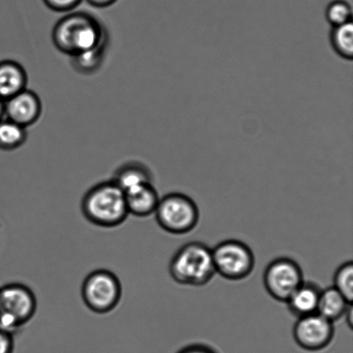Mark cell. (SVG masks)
<instances>
[{"instance_id": "6da1fadb", "label": "cell", "mask_w": 353, "mask_h": 353, "mask_svg": "<svg viewBox=\"0 0 353 353\" xmlns=\"http://www.w3.org/2000/svg\"><path fill=\"white\" fill-rule=\"evenodd\" d=\"M52 40L59 51L71 57L108 41L109 34L94 16L79 12L68 14L58 21Z\"/></svg>"}, {"instance_id": "7a4b0ae2", "label": "cell", "mask_w": 353, "mask_h": 353, "mask_svg": "<svg viewBox=\"0 0 353 353\" xmlns=\"http://www.w3.org/2000/svg\"><path fill=\"white\" fill-rule=\"evenodd\" d=\"M81 210L89 223L107 228L120 226L130 214L125 193L112 179L92 187L83 197Z\"/></svg>"}, {"instance_id": "3957f363", "label": "cell", "mask_w": 353, "mask_h": 353, "mask_svg": "<svg viewBox=\"0 0 353 353\" xmlns=\"http://www.w3.org/2000/svg\"><path fill=\"white\" fill-rule=\"evenodd\" d=\"M169 273L179 285L202 287L216 274L212 250L206 244L192 241L180 248L169 264Z\"/></svg>"}, {"instance_id": "277c9868", "label": "cell", "mask_w": 353, "mask_h": 353, "mask_svg": "<svg viewBox=\"0 0 353 353\" xmlns=\"http://www.w3.org/2000/svg\"><path fill=\"white\" fill-rule=\"evenodd\" d=\"M37 301L29 287L9 283L0 288V330L17 333L37 312Z\"/></svg>"}, {"instance_id": "5b68a950", "label": "cell", "mask_w": 353, "mask_h": 353, "mask_svg": "<svg viewBox=\"0 0 353 353\" xmlns=\"http://www.w3.org/2000/svg\"><path fill=\"white\" fill-rule=\"evenodd\" d=\"M154 214L162 230L176 235L192 232L199 223L200 217L195 201L179 192L169 193L161 197Z\"/></svg>"}, {"instance_id": "8992f818", "label": "cell", "mask_w": 353, "mask_h": 353, "mask_svg": "<svg viewBox=\"0 0 353 353\" xmlns=\"http://www.w3.org/2000/svg\"><path fill=\"white\" fill-rule=\"evenodd\" d=\"M123 288L115 273L108 270H96L83 282V302L92 312L105 314L112 312L122 299Z\"/></svg>"}, {"instance_id": "52a82bcc", "label": "cell", "mask_w": 353, "mask_h": 353, "mask_svg": "<svg viewBox=\"0 0 353 353\" xmlns=\"http://www.w3.org/2000/svg\"><path fill=\"white\" fill-rule=\"evenodd\" d=\"M212 250L216 273L230 281H241L254 271L255 257L250 247L238 240L220 242Z\"/></svg>"}, {"instance_id": "ba28073f", "label": "cell", "mask_w": 353, "mask_h": 353, "mask_svg": "<svg viewBox=\"0 0 353 353\" xmlns=\"http://www.w3.org/2000/svg\"><path fill=\"white\" fill-rule=\"evenodd\" d=\"M303 281V269L299 263L288 257L273 259L263 275L266 292L281 303H285Z\"/></svg>"}, {"instance_id": "9c48e42d", "label": "cell", "mask_w": 353, "mask_h": 353, "mask_svg": "<svg viewBox=\"0 0 353 353\" xmlns=\"http://www.w3.org/2000/svg\"><path fill=\"white\" fill-rule=\"evenodd\" d=\"M332 321L318 313L297 318L293 327V337L299 347L307 352H320L326 349L334 338Z\"/></svg>"}, {"instance_id": "30bf717a", "label": "cell", "mask_w": 353, "mask_h": 353, "mask_svg": "<svg viewBox=\"0 0 353 353\" xmlns=\"http://www.w3.org/2000/svg\"><path fill=\"white\" fill-rule=\"evenodd\" d=\"M5 110L6 119L27 129L40 119L43 105L37 93L26 88L6 100Z\"/></svg>"}, {"instance_id": "8fae6325", "label": "cell", "mask_w": 353, "mask_h": 353, "mask_svg": "<svg viewBox=\"0 0 353 353\" xmlns=\"http://www.w3.org/2000/svg\"><path fill=\"white\" fill-rule=\"evenodd\" d=\"M124 193L129 214L137 217H148L154 214L161 199L153 183H145Z\"/></svg>"}, {"instance_id": "7c38bea8", "label": "cell", "mask_w": 353, "mask_h": 353, "mask_svg": "<svg viewBox=\"0 0 353 353\" xmlns=\"http://www.w3.org/2000/svg\"><path fill=\"white\" fill-rule=\"evenodd\" d=\"M321 290L316 283L303 281L285 302L290 312L296 318L317 313Z\"/></svg>"}, {"instance_id": "4fadbf2b", "label": "cell", "mask_w": 353, "mask_h": 353, "mask_svg": "<svg viewBox=\"0 0 353 353\" xmlns=\"http://www.w3.org/2000/svg\"><path fill=\"white\" fill-rule=\"evenodd\" d=\"M28 75L19 62L6 60L0 61V99L12 98L27 88Z\"/></svg>"}, {"instance_id": "5bb4252c", "label": "cell", "mask_w": 353, "mask_h": 353, "mask_svg": "<svg viewBox=\"0 0 353 353\" xmlns=\"http://www.w3.org/2000/svg\"><path fill=\"white\" fill-rule=\"evenodd\" d=\"M112 180L126 192L145 183H153V175L147 165L138 161H130L117 168Z\"/></svg>"}, {"instance_id": "9a60e30c", "label": "cell", "mask_w": 353, "mask_h": 353, "mask_svg": "<svg viewBox=\"0 0 353 353\" xmlns=\"http://www.w3.org/2000/svg\"><path fill=\"white\" fill-rule=\"evenodd\" d=\"M351 304L334 287H328L321 290L317 313L334 323L345 316Z\"/></svg>"}, {"instance_id": "2e32d148", "label": "cell", "mask_w": 353, "mask_h": 353, "mask_svg": "<svg viewBox=\"0 0 353 353\" xmlns=\"http://www.w3.org/2000/svg\"><path fill=\"white\" fill-rule=\"evenodd\" d=\"M109 41L91 50L71 57V65L79 74L91 75L99 70L105 61Z\"/></svg>"}, {"instance_id": "e0dca14e", "label": "cell", "mask_w": 353, "mask_h": 353, "mask_svg": "<svg viewBox=\"0 0 353 353\" xmlns=\"http://www.w3.org/2000/svg\"><path fill=\"white\" fill-rule=\"evenodd\" d=\"M27 129L7 119L0 121V150L12 151L27 140Z\"/></svg>"}, {"instance_id": "ac0fdd59", "label": "cell", "mask_w": 353, "mask_h": 353, "mask_svg": "<svg viewBox=\"0 0 353 353\" xmlns=\"http://www.w3.org/2000/svg\"><path fill=\"white\" fill-rule=\"evenodd\" d=\"M330 44L335 53L345 60L353 58V24L332 27L330 36Z\"/></svg>"}, {"instance_id": "d6986e66", "label": "cell", "mask_w": 353, "mask_h": 353, "mask_svg": "<svg viewBox=\"0 0 353 353\" xmlns=\"http://www.w3.org/2000/svg\"><path fill=\"white\" fill-rule=\"evenodd\" d=\"M349 303L353 299V263L345 262L336 270L334 276V286Z\"/></svg>"}, {"instance_id": "ffe728a7", "label": "cell", "mask_w": 353, "mask_h": 353, "mask_svg": "<svg viewBox=\"0 0 353 353\" xmlns=\"http://www.w3.org/2000/svg\"><path fill=\"white\" fill-rule=\"evenodd\" d=\"M325 16L332 27L343 26L352 22L351 6L344 0H335L330 3L327 7Z\"/></svg>"}, {"instance_id": "44dd1931", "label": "cell", "mask_w": 353, "mask_h": 353, "mask_svg": "<svg viewBox=\"0 0 353 353\" xmlns=\"http://www.w3.org/2000/svg\"><path fill=\"white\" fill-rule=\"evenodd\" d=\"M48 8L57 12H68L77 7L82 0H43Z\"/></svg>"}, {"instance_id": "7402d4cb", "label": "cell", "mask_w": 353, "mask_h": 353, "mask_svg": "<svg viewBox=\"0 0 353 353\" xmlns=\"http://www.w3.org/2000/svg\"><path fill=\"white\" fill-rule=\"evenodd\" d=\"M14 348L13 335L0 330V353H13Z\"/></svg>"}, {"instance_id": "603a6c76", "label": "cell", "mask_w": 353, "mask_h": 353, "mask_svg": "<svg viewBox=\"0 0 353 353\" xmlns=\"http://www.w3.org/2000/svg\"><path fill=\"white\" fill-rule=\"evenodd\" d=\"M176 353H218L210 345L204 344H192L180 349Z\"/></svg>"}, {"instance_id": "cb8c5ba5", "label": "cell", "mask_w": 353, "mask_h": 353, "mask_svg": "<svg viewBox=\"0 0 353 353\" xmlns=\"http://www.w3.org/2000/svg\"><path fill=\"white\" fill-rule=\"evenodd\" d=\"M86 1H88L90 5L98 7V8H105V7L112 6L117 0H86Z\"/></svg>"}, {"instance_id": "d4e9b609", "label": "cell", "mask_w": 353, "mask_h": 353, "mask_svg": "<svg viewBox=\"0 0 353 353\" xmlns=\"http://www.w3.org/2000/svg\"><path fill=\"white\" fill-rule=\"evenodd\" d=\"M345 316L347 317V319H345V321H347L348 326L352 328V324H353V321H352L353 310H352V304L350 306L348 307L347 312H345Z\"/></svg>"}, {"instance_id": "484cf974", "label": "cell", "mask_w": 353, "mask_h": 353, "mask_svg": "<svg viewBox=\"0 0 353 353\" xmlns=\"http://www.w3.org/2000/svg\"><path fill=\"white\" fill-rule=\"evenodd\" d=\"M6 101L2 99H0V121H2L3 119H6Z\"/></svg>"}]
</instances>
